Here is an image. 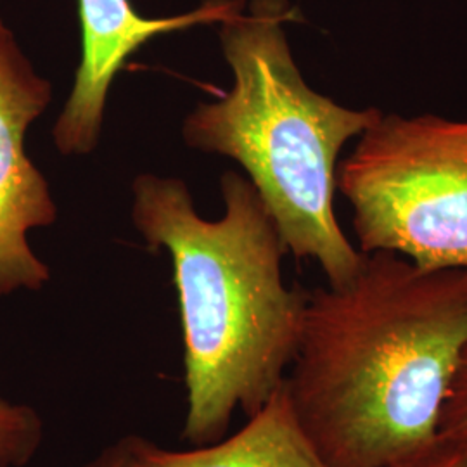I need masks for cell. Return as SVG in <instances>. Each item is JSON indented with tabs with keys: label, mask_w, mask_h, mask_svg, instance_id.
Returning a JSON list of instances; mask_svg holds the SVG:
<instances>
[{
	"label": "cell",
	"mask_w": 467,
	"mask_h": 467,
	"mask_svg": "<svg viewBox=\"0 0 467 467\" xmlns=\"http://www.w3.org/2000/svg\"><path fill=\"white\" fill-rule=\"evenodd\" d=\"M467 347V268L366 253L350 283L308 293L284 386L329 467H386L428 447Z\"/></svg>",
	"instance_id": "obj_1"
},
{
	"label": "cell",
	"mask_w": 467,
	"mask_h": 467,
	"mask_svg": "<svg viewBox=\"0 0 467 467\" xmlns=\"http://www.w3.org/2000/svg\"><path fill=\"white\" fill-rule=\"evenodd\" d=\"M225 213L198 215L181 179L139 175L132 220L168 251L184 339L185 420L194 445L222 440L237 410L258 412L283 386L300 341L308 291L287 287V253L248 177L220 179Z\"/></svg>",
	"instance_id": "obj_2"
},
{
	"label": "cell",
	"mask_w": 467,
	"mask_h": 467,
	"mask_svg": "<svg viewBox=\"0 0 467 467\" xmlns=\"http://www.w3.org/2000/svg\"><path fill=\"white\" fill-rule=\"evenodd\" d=\"M298 16L287 0H251L220 23L233 88L185 118L182 137L192 150L235 160L285 251L317 262L327 285L337 287L350 283L366 258L334 212L337 158L383 111L341 106L305 82L284 32Z\"/></svg>",
	"instance_id": "obj_3"
},
{
	"label": "cell",
	"mask_w": 467,
	"mask_h": 467,
	"mask_svg": "<svg viewBox=\"0 0 467 467\" xmlns=\"http://www.w3.org/2000/svg\"><path fill=\"white\" fill-rule=\"evenodd\" d=\"M362 253L467 268V119L384 115L337 167Z\"/></svg>",
	"instance_id": "obj_4"
},
{
	"label": "cell",
	"mask_w": 467,
	"mask_h": 467,
	"mask_svg": "<svg viewBox=\"0 0 467 467\" xmlns=\"http://www.w3.org/2000/svg\"><path fill=\"white\" fill-rule=\"evenodd\" d=\"M52 84L35 71L0 19V296L38 291L50 268L28 243L32 229L49 227L57 206L49 182L25 150L28 127L47 109Z\"/></svg>",
	"instance_id": "obj_5"
},
{
	"label": "cell",
	"mask_w": 467,
	"mask_h": 467,
	"mask_svg": "<svg viewBox=\"0 0 467 467\" xmlns=\"http://www.w3.org/2000/svg\"><path fill=\"white\" fill-rule=\"evenodd\" d=\"M243 7L244 0H206L179 16L144 17L130 0H78L82 59L65 109L52 129L56 150L65 156H85L98 148L109 87L144 44L158 35L222 23Z\"/></svg>",
	"instance_id": "obj_6"
},
{
	"label": "cell",
	"mask_w": 467,
	"mask_h": 467,
	"mask_svg": "<svg viewBox=\"0 0 467 467\" xmlns=\"http://www.w3.org/2000/svg\"><path fill=\"white\" fill-rule=\"evenodd\" d=\"M135 467H329L303 431L281 386L229 438L194 451H167L140 438Z\"/></svg>",
	"instance_id": "obj_7"
},
{
	"label": "cell",
	"mask_w": 467,
	"mask_h": 467,
	"mask_svg": "<svg viewBox=\"0 0 467 467\" xmlns=\"http://www.w3.org/2000/svg\"><path fill=\"white\" fill-rule=\"evenodd\" d=\"M44 440V422L34 407L0 397V467H26Z\"/></svg>",
	"instance_id": "obj_8"
},
{
	"label": "cell",
	"mask_w": 467,
	"mask_h": 467,
	"mask_svg": "<svg viewBox=\"0 0 467 467\" xmlns=\"http://www.w3.org/2000/svg\"><path fill=\"white\" fill-rule=\"evenodd\" d=\"M440 431L467 443V347L453 374L441 410Z\"/></svg>",
	"instance_id": "obj_9"
},
{
	"label": "cell",
	"mask_w": 467,
	"mask_h": 467,
	"mask_svg": "<svg viewBox=\"0 0 467 467\" xmlns=\"http://www.w3.org/2000/svg\"><path fill=\"white\" fill-rule=\"evenodd\" d=\"M386 467H467V443L440 431L422 451Z\"/></svg>",
	"instance_id": "obj_10"
},
{
	"label": "cell",
	"mask_w": 467,
	"mask_h": 467,
	"mask_svg": "<svg viewBox=\"0 0 467 467\" xmlns=\"http://www.w3.org/2000/svg\"><path fill=\"white\" fill-rule=\"evenodd\" d=\"M140 436H123L117 441L109 443L102 451L87 461L84 466L80 467H135V455L139 447Z\"/></svg>",
	"instance_id": "obj_11"
}]
</instances>
